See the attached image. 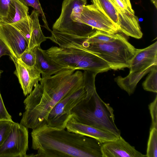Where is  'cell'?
I'll list each match as a JSON object with an SVG mask.
<instances>
[{"instance_id":"obj_8","label":"cell","mask_w":157,"mask_h":157,"mask_svg":"<svg viewBox=\"0 0 157 157\" xmlns=\"http://www.w3.org/2000/svg\"><path fill=\"white\" fill-rule=\"evenodd\" d=\"M28 149V128L14 122L7 138L0 146V157H26Z\"/></svg>"},{"instance_id":"obj_17","label":"cell","mask_w":157,"mask_h":157,"mask_svg":"<svg viewBox=\"0 0 157 157\" xmlns=\"http://www.w3.org/2000/svg\"><path fill=\"white\" fill-rule=\"evenodd\" d=\"M39 14L33 10L29 16L32 20L33 31L29 44V49L32 50L36 46L46 40L47 37L44 36L41 30L39 22Z\"/></svg>"},{"instance_id":"obj_18","label":"cell","mask_w":157,"mask_h":157,"mask_svg":"<svg viewBox=\"0 0 157 157\" xmlns=\"http://www.w3.org/2000/svg\"><path fill=\"white\" fill-rule=\"evenodd\" d=\"M93 4L119 29L117 11L110 0H91Z\"/></svg>"},{"instance_id":"obj_14","label":"cell","mask_w":157,"mask_h":157,"mask_svg":"<svg viewBox=\"0 0 157 157\" xmlns=\"http://www.w3.org/2000/svg\"><path fill=\"white\" fill-rule=\"evenodd\" d=\"M36 58V67L40 72L42 78L50 76L63 68L55 62L48 56L45 50L40 46L35 47L32 50Z\"/></svg>"},{"instance_id":"obj_2","label":"cell","mask_w":157,"mask_h":157,"mask_svg":"<svg viewBox=\"0 0 157 157\" xmlns=\"http://www.w3.org/2000/svg\"><path fill=\"white\" fill-rule=\"evenodd\" d=\"M65 47L92 53L106 62L110 69L114 70L129 68L136 50L125 37L119 33L114 40L99 43H89L70 36L66 40Z\"/></svg>"},{"instance_id":"obj_19","label":"cell","mask_w":157,"mask_h":157,"mask_svg":"<svg viewBox=\"0 0 157 157\" xmlns=\"http://www.w3.org/2000/svg\"><path fill=\"white\" fill-rule=\"evenodd\" d=\"M11 24L22 33L29 44L33 31L32 21L29 15Z\"/></svg>"},{"instance_id":"obj_22","label":"cell","mask_w":157,"mask_h":157,"mask_svg":"<svg viewBox=\"0 0 157 157\" xmlns=\"http://www.w3.org/2000/svg\"><path fill=\"white\" fill-rule=\"evenodd\" d=\"M20 2L26 6H30L34 8V10L40 14L44 23V27L47 30L50 31L52 30L49 28L48 24L47 21L45 16L39 0H19Z\"/></svg>"},{"instance_id":"obj_33","label":"cell","mask_w":157,"mask_h":157,"mask_svg":"<svg viewBox=\"0 0 157 157\" xmlns=\"http://www.w3.org/2000/svg\"><path fill=\"white\" fill-rule=\"evenodd\" d=\"M128 0L130 1V0Z\"/></svg>"},{"instance_id":"obj_7","label":"cell","mask_w":157,"mask_h":157,"mask_svg":"<svg viewBox=\"0 0 157 157\" xmlns=\"http://www.w3.org/2000/svg\"><path fill=\"white\" fill-rule=\"evenodd\" d=\"M86 0H64L61 13L53 24L52 31L83 37H89L96 29L77 20L86 5Z\"/></svg>"},{"instance_id":"obj_6","label":"cell","mask_w":157,"mask_h":157,"mask_svg":"<svg viewBox=\"0 0 157 157\" xmlns=\"http://www.w3.org/2000/svg\"><path fill=\"white\" fill-rule=\"evenodd\" d=\"M157 65V42L142 49H136L129 68L128 75L115 78L118 86L130 95L134 93L140 80L152 68Z\"/></svg>"},{"instance_id":"obj_5","label":"cell","mask_w":157,"mask_h":157,"mask_svg":"<svg viewBox=\"0 0 157 157\" xmlns=\"http://www.w3.org/2000/svg\"><path fill=\"white\" fill-rule=\"evenodd\" d=\"M83 73L84 85L59 101L51 110L45 124L54 129H65L72 117L71 111L73 108L96 89L95 81L97 74L87 71Z\"/></svg>"},{"instance_id":"obj_21","label":"cell","mask_w":157,"mask_h":157,"mask_svg":"<svg viewBox=\"0 0 157 157\" xmlns=\"http://www.w3.org/2000/svg\"><path fill=\"white\" fill-rule=\"evenodd\" d=\"M147 157H157V129H150L146 154Z\"/></svg>"},{"instance_id":"obj_16","label":"cell","mask_w":157,"mask_h":157,"mask_svg":"<svg viewBox=\"0 0 157 157\" xmlns=\"http://www.w3.org/2000/svg\"><path fill=\"white\" fill-rule=\"evenodd\" d=\"M29 9L19 0H11L7 17L0 22L11 24L16 22L29 15Z\"/></svg>"},{"instance_id":"obj_25","label":"cell","mask_w":157,"mask_h":157,"mask_svg":"<svg viewBox=\"0 0 157 157\" xmlns=\"http://www.w3.org/2000/svg\"><path fill=\"white\" fill-rule=\"evenodd\" d=\"M151 118V124L150 129L152 128L157 129V95L154 101L148 105Z\"/></svg>"},{"instance_id":"obj_32","label":"cell","mask_w":157,"mask_h":157,"mask_svg":"<svg viewBox=\"0 0 157 157\" xmlns=\"http://www.w3.org/2000/svg\"><path fill=\"white\" fill-rule=\"evenodd\" d=\"M3 72V71L0 70V76L1 73Z\"/></svg>"},{"instance_id":"obj_13","label":"cell","mask_w":157,"mask_h":157,"mask_svg":"<svg viewBox=\"0 0 157 157\" xmlns=\"http://www.w3.org/2000/svg\"><path fill=\"white\" fill-rule=\"evenodd\" d=\"M118 14L119 30L128 36L138 39L141 38L143 33L138 18L135 14L128 10H121Z\"/></svg>"},{"instance_id":"obj_11","label":"cell","mask_w":157,"mask_h":157,"mask_svg":"<svg viewBox=\"0 0 157 157\" xmlns=\"http://www.w3.org/2000/svg\"><path fill=\"white\" fill-rule=\"evenodd\" d=\"M101 151L102 157H146L121 136L115 140L102 143Z\"/></svg>"},{"instance_id":"obj_31","label":"cell","mask_w":157,"mask_h":157,"mask_svg":"<svg viewBox=\"0 0 157 157\" xmlns=\"http://www.w3.org/2000/svg\"><path fill=\"white\" fill-rule=\"evenodd\" d=\"M151 2L155 6V7L157 8V0H151Z\"/></svg>"},{"instance_id":"obj_3","label":"cell","mask_w":157,"mask_h":157,"mask_svg":"<svg viewBox=\"0 0 157 157\" xmlns=\"http://www.w3.org/2000/svg\"><path fill=\"white\" fill-rule=\"evenodd\" d=\"M71 114L79 123L108 131L118 137L121 136L113 108L101 99L96 89L76 105Z\"/></svg>"},{"instance_id":"obj_30","label":"cell","mask_w":157,"mask_h":157,"mask_svg":"<svg viewBox=\"0 0 157 157\" xmlns=\"http://www.w3.org/2000/svg\"><path fill=\"white\" fill-rule=\"evenodd\" d=\"M127 6L129 7L131 9L132 8L131 4L130 3V1L128 0H121Z\"/></svg>"},{"instance_id":"obj_12","label":"cell","mask_w":157,"mask_h":157,"mask_svg":"<svg viewBox=\"0 0 157 157\" xmlns=\"http://www.w3.org/2000/svg\"><path fill=\"white\" fill-rule=\"evenodd\" d=\"M66 128L69 132L95 139L102 144L118 138L108 131L79 123L72 117L68 122Z\"/></svg>"},{"instance_id":"obj_23","label":"cell","mask_w":157,"mask_h":157,"mask_svg":"<svg viewBox=\"0 0 157 157\" xmlns=\"http://www.w3.org/2000/svg\"><path fill=\"white\" fill-rule=\"evenodd\" d=\"M14 122L13 121L0 120V146L9 136Z\"/></svg>"},{"instance_id":"obj_20","label":"cell","mask_w":157,"mask_h":157,"mask_svg":"<svg viewBox=\"0 0 157 157\" xmlns=\"http://www.w3.org/2000/svg\"><path fill=\"white\" fill-rule=\"evenodd\" d=\"M142 83L144 89L147 91L157 92V65L153 67Z\"/></svg>"},{"instance_id":"obj_4","label":"cell","mask_w":157,"mask_h":157,"mask_svg":"<svg viewBox=\"0 0 157 157\" xmlns=\"http://www.w3.org/2000/svg\"><path fill=\"white\" fill-rule=\"evenodd\" d=\"M45 51L49 56L63 68L87 71L97 74L110 69L106 62L86 51L52 46Z\"/></svg>"},{"instance_id":"obj_27","label":"cell","mask_w":157,"mask_h":157,"mask_svg":"<svg viewBox=\"0 0 157 157\" xmlns=\"http://www.w3.org/2000/svg\"><path fill=\"white\" fill-rule=\"evenodd\" d=\"M0 120L12 121L11 115L8 113L4 104L0 92Z\"/></svg>"},{"instance_id":"obj_29","label":"cell","mask_w":157,"mask_h":157,"mask_svg":"<svg viewBox=\"0 0 157 157\" xmlns=\"http://www.w3.org/2000/svg\"><path fill=\"white\" fill-rule=\"evenodd\" d=\"M12 56L11 52L4 43L0 39V58L3 56Z\"/></svg>"},{"instance_id":"obj_1","label":"cell","mask_w":157,"mask_h":157,"mask_svg":"<svg viewBox=\"0 0 157 157\" xmlns=\"http://www.w3.org/2000/svg\"><path fill=\"white\" fill-rule=\"evenodd\" d=\"M32 149L36 157H102V143L97 140L44 124L32 130Z\"/></svg>"},{"instance_id":"obj_28","label":"cell","mask_w":157,"mask_h":157,"mask_svg":"<svg viewBox=\"0 0 157 157\" xmlns=\"http://www.w3.org/2000/svg\"><path fill=\"white\" fill-rule=\"evenodd\" d=\"M116 9L118 13L121 10L125 11L128 10L131 13L135 14L134 11L132 9H131L124 4L121 0H110Z\"/></svg>"},{"instance_id":"obj_10","label":"cell","mask_w":157,"mask_h":157,"mask_svg":"<svg viewBox=\"0 0 157 157\" xmlns=\"http://www.w3.org/2000/svg\"><path fill=\"white\" fill-rule=\"evenodd\" d=\"M0 39L10 50L12 56L17 59L20 58L23 52L29 48L25 38L11 24L0 22Z\"/></svg>"},{"instance_id":"obj_15","label":"cell","mask_w":157,"mask_h":157,"mask_svg":"<svg viewBox=\"0 0 157 157\" xmlns=\"http://www.w3.org/2000/svg\"><path fill=\"white\" fill-rule=\"evenodd\" d=\"M10 58L16 67L14 73L18 78L24 95L26 96L32 92L33 87L38 82L32 76L26 67L17 59L13 56Z\"/></svg>"},{"instance_id":"obj_26","label":"cell","mask_w":157,"mask_h":157,"mask_svg":"<svg viewBox=\"0 0 157 157\" xmlns=\"http://www.w3.org/2000/svg\"><path fill=\"white\" fill-rule=\"evenodd\" d=\"M11 0H0V22L7 17Z\"/></svg>"},{"instance_id":"obj_9","label":"cell","mask_w":157,"mask_h":157,"mask_svg":"<svg viewBox=\"0 0 157 157\" xmlns=\"http://www.w3.org/2000/svg\"><path fill=\"white\" fill-rule=\"evenodd\" d=\"M77 20L96 30L110 34H115L119 31L112 22L93 4L83 6Z\"/></svg>"},{"instance_id":"obj_24","label":"cell","mask_w":157,"mask_h":157,"mask_svg":"<svg viewBox=\"0 0 157 157\" xmlns=\"http://www.w3.org/2000/svg\"><path fill=\"white\" fill-rule=\"evenodd\" d=\"M20 58L26 65L30 67L35 66L36 63V56L33 50L27 49L22 54Z\"/></svg>"}]
</instances>
